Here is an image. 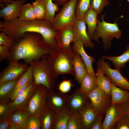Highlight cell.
Segmentation results:
<instances>
[{
    "instance_id": "1",
    "label": "cell",
    "mask_w": 129,
    "mask_h": 129,
    "mask_svg": "<svg viewBox=\"0 0 129 129\" xmlns=\"http://www.w3.org/2000/svg\"><path fill=\"white\" fill-rule=\"evenodd\" d=\"M0 31L5 33L13 40L18 41L26 32H33L40 34L44 42L52 48L57 45L56 32L52 23L44 19L31 21H22L18 18L0 22Z\"/></svg>"
},
{
    "instance_id": "2",
    "label": "cell",
    "mask_w": 129,
    "mask_h": 129,
    "mask_svg": "<svg viewBox=\"0 0 129 129\" xmlns=\"http://www.w3.org/2000/svg\"><path fill=\"white\" fill-rule=\"evenodd\" d=\"M9 48L10 54L6 59L7 62L22 59L24 63L27 64L39 61L44 55L50 54L53 50L40 34L33 32L25 33Z\"/></svg>"
},
{
    "instance_id": "3",
    "label": "cell",
    "mask_w": 129,
    "mask_h": 129,
    "mask_svg": "<svg viewBox=\"0 0 129 129\" xmlns=\"http://www.w3.org/2000/svg\"><path fill=\"white\" fill-rule=\"evenodd\" d=\"M74 52L71 53L64 50L57 45L50 54H47L52 76L54 79H57L60 75L69 74L75 76L72 63Z\"/></svg>"
},
{
    "instance_id": "4",
    "label": "cell",
    "mask_w": 129,
    "mask_h": 129,
    "mask_svg": "<svg viewBox=\"0 0 129 129\" xmlns=\"http://www.w3.org/2000/svg\"><path fill=\"white\" fill-rule=\"evenodd\" d=\"M105 14L106 13L101 15V22L100 16L98 17L97 27L93 39L95 42L100 43L98 39L100 37L102 38L105 51L111 47V40L114 38L118 39L120 38L122 33L118 27V23L116 22L117 20L114 23L107 22L104 21V17Z\"/></svg>"
},
{
    "instance_id": "5",
    "label": "cell",
    "mask_w": 129,
    "mask_h": 129,
    "mask_svg": "<svg viewBox=\"0 0 129 129\" xmlns=\"http://www.w3.org/2000/svg\"><path fill=\"white\" fill-rule=\"evenodd\" d=\"M47 55H44L39 61H33L30 64L32 68L34 83L42 84L49 90H53L55 85V80L52 76Z\"/></svg>"
},
{
    "instance_id": "6",
    "label": "cell",
    "mask_w": 129,
    "mask_h": 129,
    "mask_svg": "<svg viewBox=\"0 0 129 129\" xmlns=\"http://www.w3.org/2000/svg\"><path fill=\"white\" fill-rule=\"evenodd\" d=\"M77 0H69L63 6L60 11L55 16L52 24L55 31L72 26L77 20L75 9Z\"/></svg>"
},
{
    "instance_id": "7",
    "label": "cell",
    "mask_w": 129,
    "mask_h": 129,
    "mask_svg": "<svg viewBox=\"0 0 129 129\" xmlns=\"http://www.w3.org/2000/svg\"><path fill=\"white\" fill-rule=\"evenodd\" d=\"M48 90L42 84L38 85L23 110L26 112L29 116L39 115L47 104Z\"/></svg>"
},
{
    "instance_id": "8",
    "label": "cell",
    "mask_w": 129,
    "mask_h": 129,
    "mask_svg": "<svg viewBox=\"0 0 129 129\" xmlns=\"http://www.w3.org/2000/svg\"><path fill=\"white\" fill-rule=\"evenodd\" d=\"M91 105L100 114L103 115L110 105L111 95L101 89L98 86L88 95Z\"/></svg>"
},
{
    "instance_id": "9",
    "label": "cell",
    "mask_w": 129,
    "mask_h": 129,
    "mask_svg": "<svg viewBox=\"0 0 129 129\" xmlns=\"http://www.w3.org/2000/svg\"><path fill=\"white\" fill-rule=\"evenodd\" d=\"M128 101L111 105L106 110L105 117L102 123L103 129H112L115 122L127 114Z\"/></svg>"
},
{
    "instance_id": "10",
    "label": "cell",
    "mask_w": 129,
    "mask_h": 129,
    "mask_svg": "<svg viewBox=\"0 0 129 129\" xmlns=\"http://www.w3.org/2000/svg\"><path fill=\"white\" fill-rule=\"evenodd\" d=\"M0 73V84L20 76L28 69L27 64L12 60Z\"/></svg>"
},
{
    "instance_id": "11",
    "label": "cell",
    "mask_w": 129,
    "mask_h": 129,
    "mask_svg": "<svg viewBox=\"0 0 129 129\" xmlns=\"http://www.w3.org/2000/svg\"><path fill=\"white\" fill-rule=\"evenodd\" d=\"M90 103L88 96L77 88L72 94L68 96L66 108L70 112L80 113Z\"/></svg>"
},
{
    "instance_id": "12",
    "label": "cell",
    "mask_w": 129,
    "mask_h": 129,
    "mask_svg": "<svg viewBox=\"0 0 129 129\" xmlns=\"http://www.w3.org/2000/svg\"><path fill=\"white\" fill-rule=\"evenodd\" d=\"M98 60L102 65L104 75L114 85L129 90V82L122 76L120 71L111 69L110 64L108 62H105V59L102 58Z\"/></svg>"
},
{
    "instance_id": "13",
    "label": "cell",
    "mask_w": 129,
    "mask_h": 129,
    "mask_svg": "<svg viewBox=\"0 0 129 129\" xmlns=\"http://www.w3.org/2000/svg\"><path fill=\"white\" fill-rule=\"evenodd\" d=\"M74 34L73 42L81 40L86 48L94 47V44L88 37L86 31V23L84 20H77L72 26Z\"/></svg>"
},
{
    "instance_id": "14",
    "label": "cell",
    "mask_w": 129,
    "mask_h": 129,
    "mask_svg": "<svg viewBox=\"0 0 129 129\" xmlns=\"http://www.w3.org/2000/svg\"><path fill=\"white\" fill-rule=\"evenodd\" d=\"M68 95L60 91L48 90L47 102L56 112L66 108Z\"/></svg>"
},
{
    "instance_id": "15",
    "label": "cell",
    "mask_w": 129,
    "mask_h": 129,
    "mask_svg": "<svg viewBox=\"0 0 129 129\" xmlns=\"http://www.w3.org/2000/svg\"><path fill=\"white\" fill-rule=\"evenodd\" d=\"M58 45L63 49L72 53L74 52L71 44L74 41L72 26H70L56 31Z\"/></svg>"
},
{
    "instance_id": "16",
    "label": "cell",
    "mask_w": 129,
    "mask_h": 129,
    "mask_svg": "<svg viewBox=\"0 0 129 129\" xmlns=\"http://www.w3.org/2000/svg\"><path fill=\"white\" fill-rule=\"evenodd\" d=\"M38 85L34 82V80L23 92L18 96L14 101H10V106L14 112L23 110L27 102L32 96Z\"/></svg>"
},
{
    "instance_id": "17",
    "label": "cell",
    "mask_w": 129,
    "mask_h": 129,
    "mask_svg": "<svg viewBox=\"0 0 129 129\" xmlns=\"http://www.w3.org/2000/svg\"><path fill=\"white\" fill-rule=\"evenodd\" d=\"M26 0H15L12 3L7 4L6 6L0 11V17L8 21L19 17L21 8Z\"/></svg>"
},
{
    "instance_id": "18",
    "label": "cell",
    "mask_w": 129,
    "mask_h": 129,
    "mask_svg": "<svg viewBox=\"0 0 129 129\" xmlns=\"http://www.w3.org/2000/svg\"><path fill=\"white\" fill-rule=\"evenodd\" d=\"M84 46L83 42L79 40L74 42L72 47L74 51L78 53L81 56L88 73L95 74L92 66V64L95 61V59L93 57L89 56L87 54L84 49Z\"/></svg>"
},
{
    "instance_id": "19",
    "label": "cell",
    "mask_w": 129,
    "mask_h": 129,
    "mask_svg": "<svg viewBox=\"0 0 129 129\" xmlns=\"http://www.w3.org/2000/svg\"><path fill=\"white\" fill-rule=\"evenodd\" d=\"M56 112L47 102L39 114L41 123V129H52Z\"/></svg>"
},
{
    "instance_id": "20",
    "label": "cell",
    "mask_w": 129,
    "mask_h": 129,
    "mask_svg": "<svg viewBox=\"0 0 129 129\" xmlns=\"http://www.w3.org/2000/svg\"><path fill=\"white\" fill-rule=\"evenodd\" d=\"M80 56L78 53L74 51L72 61L75 72L74 79L79 83L88 73Z\"/></svg>"
},
{
    "instance_id": "21",
    "label": "cell",
    "mask_w": 129,
    "mask_h": 129,
    "mask_svg": "<svg viewBox=\"0 0 129 129\" xmlns=\"http://www.w3.org/2000/svg\"><path fill=\"white\" fill-rule=\"evenodd\" d=\"M80 113L83 120L84 129H90L100 114L91 103Z\"/></svg>"
},
{
    "instance_id": "22",
    "label": "cell",
    "mask_w": 129,
    "mask_h": 129,
    "mask_svg": "<svg viewBox=\"0 0 129 129\" xmlns=\"http://www.w3.org/2000/svg\"><path fill=\"white\" fill-rule=\"evenodd\" d=\"M97 69L96 74L97 79L98 86L108 94L111 95V81L104 75L102 65L98 60L97 63Z\"/></svg>"
},
{
    "instance_id": "23",
    "label": "cell",
    "mask_w": 129,
    "mask_h": 129,
    "mask_svg": "<svg viewBox=\"0 0 129 129\" xmlns=\"http://www.w3.org/2000/svg\"><path fill=\"white\" fill-rule=\"evenodd\" d=\"M98 15L97 12L90 7L83 19L88 26L87 33L91 41L93 40L94 31L97 27Z\"/></svg>"
},
{
    "instance_id": "24",
    "label": "cell",
    "mask_w": 129,
    "mask_h": 129,
    "mask_svg": "<svg viewBox=\"0 0 129 129\" xmlns=\"http://www.w3.org/2000/svg\"><path fill=\"white\" fill-rule=\"evenodd\" d=\"M126 50L122 55L117 56H107L102 55V58L111 61L115 69L120 72L122 69L129 62V45L126 46Z\"/></svg>"
},
{
    "instance_id": "25",
    "label": "cell",
    "mask_w": 129,
    "mask_h": 129,
    "mask_svg": "<svg viewBox=\"0 0 129 129\" xmlns=\"http://www.w3.org/2000/svg\"><path fill=\"white\" fill-rule=\"evenodd\" d=\"M20 76L0 84V101H10L15 86Z\"/></svg>"
},
{
    "instance_id": "26",
    "label": "cell",
    "mask_w": 129,
    "mask_h": 129,
    "mask_svg": "<svg viewBox=\"0 0 129 129\" xmlns=\"http://www.w3.org/2000/svg\"><path fill=\"white\" fill-rule=\"evenodd\" d=\"M97 83L96 74L88 73L80 83L79 88L82 92L88 95L97 86Z\"/></svg>"
},
{
    "instance_id": "27",
    "label": "cell",
    "mask_w": 129,
    "mask_h": 129,
    "mask_svg": "<svg viewBox=\"0 0 129 129\" xmlns=\"http://www.w3.org/2000/svg\"><path fill=\"white\" fill-rule=\"evenodd\" d=\"M112 100L111 105L123 103L129 100V92L126 90H123L114 85L111 81Z\"/></svg>"
},
{
    "instance_id": "28",
    "label": "cell",
    "mask_w": 129,
    "mask_h": 129,
    "mask_svg": "<svg viewBox=\"0 0 129 129\" xmlns=\"http://www.w3.org/2000/svg\"><path fill=\"white\" fill-rule=\"evenodd\" d=\"M70 113L67 108L56 112L52 129H67Z\"/></svg>"
},
{
    "instance_id": "29",
    "label": "cell",
    "mask_w": 129,
    "mask_h": 129,
    "mask_svg": "<svg viewBox=\"0 0 129 129\" xmlns=\"http://www.w3.org/2000/svg\"><path fill=\"white\" fill-rule=\"evenodd\" d=\"M28 114L23 110H19L13 112L10 118V124L18 125L21 129H26L27 121Z\"/></svg>"
},
{
    "instance_id": "30",
    "label": "cell",
    "mask_w": 129,
    "mask_h": 129,
    "mask_svg": "<svg viewBox=\"0 0 129 129\" xmlns=\"http://www.w3.org/2000/svg\"><path fill=\"white\" fill-rule=\"evenodd\" d=\"M18 19L20 20L27 21H31L37 19L32 4L29 3L23 4Z\"/></svg>"
},
{
    "instance_id": "31",
    "label": "cell",
    "mask_w": 129,
    "mask_h": 129,
    "mask_svg": "<svg viewBox=\"0 0 129 129\" xmlns=\"http://www.w3.org/2000/svg\"><path fill=\"white\" fill-rule=\"evenodd\" d=\"M67 129H84L83 120L80 113L71 112L67 122Z\"/></svg>"
},
{
    "instance_id": "32",
    "label": "cell",
    "mask_w": 129,
    "mask_h": 129,
    "mask_svg": "<svg viewBox=\"0 0 129 129\" xmlns=\"http://www.w3.org/2000/svg\"><path fill=\"white\" fill-rule=\"evenodd\" d=\"M45 10L44 19L51 22L55 17L56 12H58L60 8L52 0H43Z\"/></svg>"
},
{
    "instance_id": "33",
    "label": "cell",
    "mask_w": 129,
    "mask_h": 129,
    "mask_svg": "<svg viewBox=\"0 0 129 129\" xmlns=\"http://www.w3.org/2000/svg\"><path fill=\"white\" fill-rule=\"evenodd\" d=\"M91 0H77L75 11L77 19H82L89 9Z\"/></svg>"
},
{
    "instance_id": "34",
    "label": "cell",
    "mask_w": 129,
    "mask_h": 129,
    "mask_svg": "<svg viewBox=\"0 0 129 129\" xmlns=\"http://www.w3.org/2000/svg\"><path fill=\"white\" fill-rule=\"evenodd\" d=\"M9 102L0 101V122L9 120L14 112L10 106Z\"/></svg>"
},
{
    "instance_id": "35",
    "label": "cell",
    "mask_w": 129,
    "mask_h": 129,
    "mask_svg": "<svg viewBox=\"0 0 129 129\" xmlns=\"http://www.w3.org/2000/svg\"><path fill=\"white\" fill-rule=\"evenodd\" d=\"M32 4L36 15L37 19H44L45 10L43 0H35L32 2Z\"/></svg>"
},
{
    "instance_id": "36",
    "label": "cell",
    "mask_w": 129,
    "mask_h": 129,
    "mask_svg": "<svg viewBox=\"0 0 129 129\" xmlns=\"http://www.w3.org/2000/svg\"><path fill=\"white\" fill-rule=\"evenodd\" d=\"M33 78V71L32 66L30 65L27 70L19 78L15 86L14 91L16 89L27 83Z\"/></svg>"
},
{
    "instance_id": "37",
    "label": "cell",
    "mask_w": 129,
    "mask_h": 129,
    "mask_svg": "<svg viewBox=\"0 0 129 129\" xmlns=\"http://www.w3.org/2000/svg\"><path fill=\"white\" fill-rule=\"evenodd\" d=\"M26 129H41V123L39 115L29 116L27 119Z\"/></svg>"
},
{
    "instance_id": "38",
    "label": "cell",
    "mask_w": 129,
    "mask_h": 129,
    "mask_svg": "<svg viewBox=\"0 0 129 129\" xmlns=\"http://www.w3.org/2000/svg\"><path fill=\"white\" fill-rule=\"evenodd\" d=\"M109 3L108 0H91L90 7L99 15Z\"/></svg>"
},
{
    "instance_id": "39",
    "label": "cell",
    "mask_w": 129,
    "mask_h": 129,
    "mask_svg": "<svg viewBox=\"0 0 129 129\" xmlns=\"http://www.w3.org/2000/svg\"><path fill=\"white\" fill-rule=\"evenodd\" d=\"M112 129H129V116L126 114L119 118L114 124Z\"/></svg>"
},
{
    "instance_id": "40",
    "label": "cell",
    "mask_w": 129,
    "mask_h": 129,
    "mask_svg": "<svg viewBox=\"0 0 129 129\" xmlns=\"http://www.w3.org/2000/svg\"><path fill=\"white\" fill-rule=\"evenodd\" d=\"M34 80L33 78L25 84L20 86L14 90L11 94L10 101H14L18 96L25 91Z\"/></svg>"
},
{
    "instance_id": "41",
    "label": "cell",
    "mask_w": 129,
    "mask_h": 129,
    "mask_svg": "<svg viewBox=\"0 0 129 129\" xmlns=\"http://www.w3.org/2000/svg\"><path fill=\"white\" fill-rule=\"evenodd\" d=\"M13 42L5 33L1 32L0 33V45L9 48L12 45Z\"/></svg>"
},
{
    "instance_id": "42",
    "label": "cell",
    "mask_w": 129,
    "mask_h": 129,
    "mask_svg": "<svg viewBox=\"0 0 129 129\" xmlns=\"http://www.w3.org/2000/svg\"><path fill=\"white\" fill-rule=\"evenodd\" d=\"M72 86L71 80H64L59 84L58 89L60 92L65 93L70 91Z\"/></svg>"
},
{
    "instance_id": "43",
    "label": "cell",
    "mask_w": 129,
    "mask_h": 129,
    "mask_svg": "<svg viewBox=\"0 0 129 129\" xmlns=\"http://www.w3.org/2000/svg\"><path fill=\"white\" fill-rule=\"evenodd\" d=\"M10 54V48L0 45V61L1 62L8 57Z\"/></svg>"
},
{
    "instance_id": "44",
    "label": "cell",
    "mask_w": 129,
    "mask_h": 129,
    "mask_svg": "<svg viewBox=\"0 0 129 129\" xmlns=\"http://www.w3.org/2000/svg\"><path fill=\"white\" fill-rule=\"evenodd\" d=\"M103 115L100 114L90 129H103L102 121Z\"/></svg>"
},
{
    "instance_id": "45",
    "label": "cell",
    "mask_w": 129,
    "mask_h": 129,
    "mask_svg": "<svg viewBox=\"0 0 129 129\" xmlns=\"http://www.w3.org/2000/svg\"><path fill=\"white\" fill-rule=\"evenodd\" d=\"M10 125L9 120L0 122V129H8Z\"/></svg>"
},
{
    "instance_id": "46",
    "label": "cell",
    "mask_w": 129,
    "mask_h": 129,
    "mask_svg": "<svg viewBox=\"0 0 129 129\" xmlns=\"http://www.w3.org/2000/svg\"><path fill=\"white\" fill-rule=\"evenodd\" d=\"M69 0H52L53 2L59 6H63Z\"/></svg>"
},
{
    "instance_id": "47",
    "label": "cell",
    "mask_w": 129,
    "mask_h": 129,
    "mask_svg": "<svg viewBox=\"0 0 129 129\" xmlns=\"http://www.w3.org/2000/svg\"><path fill=\"white\" fill-rule=\"evenodd\" d=\"M8 129H21L17 125L14 124H10Z\"/></svg>"
},
{
    "instance_id": "48",
    "label": "cell",
    "mask_w": 129,
    "mask_h": 129,
    "mask_svg": "<svg viewBox=\"0 0 129 129\" xmlns=\"http://www.w3.org/2000/svg\"><path fill=\"white\" fill-rule=\"evenodd\" d=\"M14 1L13 0H0V3H4L5 4L13 3Z\"/></svg>"
},
{
    "instance_id": "49",
    "label": "cell",
    "mask_w": 129,
    "mask_h": 129,
    "mask_svg": "<svg viewBox=\"0 0 129 129\" xmlns=\"http://www.w3.org/2000/svg\"><path fill=\"white\" fill-rule=\"evenodd\" d=\"M127 114H128L129 116V100L128 101V106Z\"/></svg>"
},
{
    "instance_id": "50",
    "label": "cell",
    "mask_w": 129,
    "mask_h": 129,
    "mask_svg": "<svg viewBox=\"0 0 129 129\" xmlns=\"http://www.w3.org/2000/svg\"><path fill=\"white\" fill-rule=\"evenodd\" d=\"M127 0L129 2V0Z\"/></svg>"
}]
</instances>
